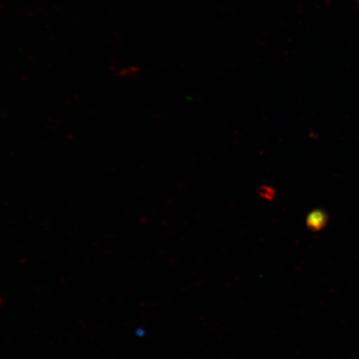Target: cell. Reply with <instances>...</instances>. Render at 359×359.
<instances>
[{"mask_svg":"<svg viewBox=\"0 0 359 359\" xmlns=\"http://www.w3.org/2000/svg\"><path fill=\"white\" fill-rule=\"evenodd\" d=\"M358 1H359V0H358Z\"/></svg>","mask_w":359,"mask_h":359,"instance_id":"obj_2","label":"cell"},{"mask_svg":"<svg viewBox=\"0 0 359 359\" xmlns=\"http://www.w3.org/2000/svg\"><path fill=\"white\" fill-rule=\"evenodd\" d=\"M324 222L325 215L320 212H314L309 215L307 224L309 227L318 229L322 226V224Z\"/></svg>","mask_w":359,"mask_h":359,"instance_id":"obj_1","label":"cell"}]
</instances>
